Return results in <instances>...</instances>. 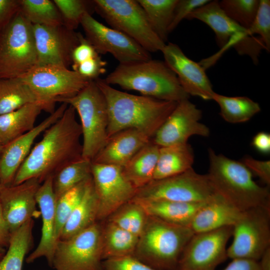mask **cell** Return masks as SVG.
I'll use <instances>...</instances> for the list:
<instances>
[{"mask_svg": "<svg viewBox=\"0 0 270 270\" xmlns=\"http://www.w3.org/2000/svg\"><path fill=\"white\" fill-rule=\"evenodd\" d=\"M82 136L76 112L71 106L44 132L18 170L12 185L31 178L41 183L68 164L82 158Z\"/></svg>", "mask_w": 270, "mask_h": 270, "instance_id": "cell-1", "label": "cell"}, {"mask_svg": "<svg viewBox=\"0 0 270 270\" xmlns=\"http://www.w3.org/2000/svg\"><path fill=\"white\" fill-rule=\"evenodd\" d=\"M95 81L107 104L108 139L121 130L133 128L152 140L178 103L122 92L100 78Z\"/></svg>", "mask_w": 270, "mask_h": 270, "instance_id": "cell-2", "label": "cell"}, {"mask_svg": "<svg viewBox=\"0 0 270 270\" xmlns=\"http://www.w3.org/2000/svg\"><path fill=\"white\" fill-rule=\"evenodd\" d=\"M207 174L217 194L242 212L256 208H270L268 186L258 185L252 172L242 162L208 150Z\"/></svg>", "mask_w": 270, "mask_h": 270, "instance_id": "cell-3", "label": "cell"}, {"mask_svg": "<svg viewBox=\"0 0 270 270\" xmlns=\"http://www.w3.org/2000/svg\"><path fill=\"white\" fill-rule=\"evenodd\" d=\"M104 80L110 86L118 85L124 90L162 100L178 102L190 96L176 74L160 60L120 64Z\"/></svg>", "mask_w": 270, "mask_h": 270, "instance_id": "cell-4", "label": "cell"}, {"mask_svg": "<svg viewBox=\"0 0 270 270\" xmlns=\"http://www.w3.org/2000/svg\"><path fill=\"white\" fill-rule=\"evenodd\" d=\"M194 234L188 227L148 215L133 256L155 270H178L182 253Z\"/></svg>", "mask_w": 270, "mask_h": 270, "instance_id": "cell-5", "label": "cell"}, {"mask_svg": "<svg viewBox=\"0 0 270 270\" xmlns=\"http://www.w3.org/2000/svg\"><path fill=\"white\" fill-rule=\"evenodd\" d=\"M78 114L82 129V158L92 162L108 140V114L105 98L95 80L74 96L64 99Z\"/></svg>", "mask_w": 270, "mask_h": 270, "instance_id": "cell-6", "label": "cell"}, {"mask_svg": "<svg viewBox=\"0 0 270 270\" xmlns=\"http://www.w3.org/2000/svg\"><path fill=\"white\" fill-rule=\"evenodd\" d=\"M92 2L95 10L111 28L128 36L150 53L162 51L166 44L154 32L137 0Z\"/></svg>", "mask_w": 270, "mask_h": 270, "instance_id": "cell-7", "label": "cell"}, {"mask_svg": "<svg viewBox=\"0 0 270 270\" xmlns=\"http://www.w3.org/2000/svg\"><path fill=\"white\" fill-rule=\"evenodd\" d=\"M36 64L33 25L19 12L0 33V78L20 77Z\"/></svg>", "mask_w": 270, "mask_h": 270, "instance_id": "cell-8", "label": "cell"}, {"mask_svg": "<svg viewBox=\"0 0 270 270\" xmlns=\"http://www.w3.org/2000/svg\"><path fill=\"white\" fill-rule=\"evenodd\" d=\"M19 78L50 114L56 110L57 102L74 96L92 80L68 68L50 65L36 66Z\"/></svg>", "mask_w": 270, "mask_h": 270, "instance_id": "cell-9", "label": "cell"}, {"mask_svg": "<svg viewBox=\"0 0 270 270\" xmlns=\"http://www.w3.org/2000/svg\"><path fill=\"white\" fill-rule=\"evenodd\" d=\"M186 19H196L210 27L222 52L232 47L239 54L248 56L255 64L258 63V56L264 49L262 41L258 36L248 35L246 30L230 18L218 0H210L190 12Z\"/></svg>", "mask_w": 270, "mask_h": 270, "instance_id": "cell-10", "label": "cell"}, {"mask_svg": "<svg viewBox=\"0 0 270 270\" xmlns=\"http://www.w3.org/2000/svg\"><path fill=\"white\" fill-rule=\"evenodd\" d=\"M216 194L207 174H200L192 168L174 176L152 180L138 188L133 199L204 202Z\"/></svg>", "mask_w": 270, "mask_h": 270, "instance_id": "cell-11", "label": "cell"}, {"mask_svg": "<svg viewBox=\"0 0 270 270\" xmlns=\"http://www.w3.org/2000/svg\"><path fill=\"white\" fill-rule=\"evenodd\" d=\"M102 224L90 226L56 244L51 266L55 270H100Z\"/></svg>", "mask_w": 270, "mask_h": 270, "instance_id": "cell-12", "label": "cell"}, {"mask_svg": "<svg viewBox=\"0 0 270 270\" xmlns=\"http://www.w3.org/2000/svg\"><path fill=\"white\" fill-rule=\"evenodd\" d=\"M233 240L228 258L258 261L270 248V208H256L242 212L232 226Z\"/></svg>", "mask_w": 270, "mask_h": 270, "instance_id": "cell-13", "label": "cell"}, {"mask_svg": "<svg viewBox=\"0 0 270 270\" xmlns=\"http://www.w3.org/2000/svg\"><path fill=\"white\" fill-rule=\"evenodd\" d=\"M86 38L98 53H109L120 64L152 59L150 53L122 32L108 27L86 13L81 21Z\"/></svg>", "mask_w": 270, "mask_h": 270, "instance_id": "cell-14", "label": "cell"}, {"mask_svg": "<svg viewBox=\"0 0 270 270\" xmlns=\"http://www.w3.org/2000/svg\"><path fill=\"white\" fill-rule=\"evenodd\" d=\"M92 176L98 200V222L105 220L136 194L138 189L126 178L122 167L92 162Z\"/></svg>", "mask_w": 270, "mask_h": 270, "instance_id": "cell-15", "label": "cell"}, {"mask_svg": "<svg viewBox=\"0 0 270 270\" xmlns=\"http://www.w3.org/2000/svg\"><path fill=\"white\" fill-rule=\"evenodd\" d=\"M232 226L194 234L180 260L178 270H216L228 258L226 244Z\"/></svg>", "mask_w": 270, "mask_h": 270, "instance_id": "cell-16", "label": "cell"}, {"mask_svg": "<svg viewBox=\"0 0 270 270\" xmlns=\"http://www.w3.org/2000/svg\"><path fill=\"white\" fill-rule=\"evenodd\" d=\"M202 112L189 100L178 102L176 107L158 128L152 140L160 147L188 143L192 136L207 137L209 128L200 122Z\"/></svg>", "mask_w": 270, "mask_h": 270, "instance_id": "cell-17", "label": "cell"}, {"mask_svg": "<svg viewBox=\"0 0 270 270\" xmlns=\"http://www.w3.org/2000/svg\"><path fill=\"white\" fill-rule=\"evenodd\" d=\"M37 54L36 66H55L68 68L74 48L79 44L80 32L64 25H33Z\"/></svg>", "mask_w": 270, "mask_h": 270, "instance_id": "cell-18", "label": "cell"}, {"mask_svg": "<svg viewBox=\"0 0 270 270\" xmlns=\"http://www.w3.org/2000/svg\"><path fill=\"white\" fill-rule=\"evenodd\" d=\"M164 62L176 75L185 92L190 96L212 100L214 93L204 67L188 58L181 48L172 42L166 44L161 52Z\"/></svg>", "mask_w": 270, "mask_h": 270, "instance_id": "cell-19", "label": "cell"}, {"mask_svg": "<svg viewBox=\"0 0 270 270\" xmlns=\"http://www.w3.org/2000/svg\"><path fill=\"white\" fill-rule=\"evenodd\" d=\"M68 106L67 104L62 102L54 112L32 130L4 146L0 157V176L4 186L12 184L18 170L29 154L36 139L62 116Z\"/></svg>", "mask_w": 270, "mask_h": 270, "instance_id": "cell-20", "label": "cell"}, {"mask_svg": "<svg viewBox=\"0 0 270 270\" xmlns=\"http://www.w3.org/2000/svg\"><path fill=\"white\" fill-rule=\"evenodd\" d=\"M41 184L36 178L4 186L0 192V204L10 234L32 218L36 212V194Z\"/></svg>", "mask_w": 270, "mask_h": 270, "instance_id": "cell-21", "label": "cell"}, {"mask_svg": "<svg viewBox=\"0 0 270 270\" xmlns=\"http://www.w3.org/2000/svg\"><path fill=\"white\" fill-rule=\"evenodd\" d=\"M53 177L47 178L40 186L36 200L42 218L40 241L35 250L26 258L27 263L45 258L51 266L56 241L54 236L56 198L53 190Z\"/></svg>", "mask_w": 270, "mask_h": 270, "instance_id": "cell-22", "label": "cell"}, {"mask_svg": "<svg viewBox=\"0 0 270 270\" xmlns=\"http://www.w3.org/2000/svg\"><path fill=\"white\" fill-rule=\"evenodd\" d=\"M152 139L133 128L121 130L110 137L92 162L123 168Z\"/></svg>", "mask_w": 270, "mask_h": 270, "instance_id": "cell-23", "label": "cell"}, {"mask_svg": "<svg viewBox=\"0 0 270 270\" xmlns=\"http://www.w3.org/2000/svg\"><path fill=\"white\" fill-rule=\"evenodd\" d=\"M242 212L217 194L198 210L189 228L196 234L232 226Z\"/></svg>", "mask_w": 270, "mask_h": 270, "instance_id": "cell-24", "label": "cell"}, {"mask_svg": "<svg viewBox=\"0 0 270 270\" xmlns=\"http://www.w3.org/2000/svg\"><path fill=\"white\" fill-rule=\"evenodd\" d=\"M132 200L139 203L148 215L188 228L196 212L206 202L136 199Z\"/></svg>", "mask_w": 270, "mask_h": 270, "instance_id": "cell-25", "label": "cell"}, {"mask_svg": "<svg viewBox=\"0 0 270 270\" xmlns=\"http://www.w3.org/2000/svg\"><path fill=\"white\" fill-rule=\"evenodd\" d=\"M40 102L32 103L0 115V142L4 146L32 130L41 112Z\"/></svg>", "mask_w": 270, "mask_h": 270, "instance_id": "cell-26", "label": "cell"}, {"mask_svg": "<svg viewBox=\"0 0 270 270\" xmlns=\"http://www.w3.org/2000/svg\"><path fill=\"white\" fill-rule=\"evenodd\" d=\"M98 200L92 176L84 192L64 226L59 240H66L98 221Z\"/></svg>", "mask_w": 270, "mask_h": 270, "instance_id": "cell-27", "label": "cell"}, {"mask_svg": "<svg viewBox=\"0 0 270 270\" xmlns=\"http://www.w3.org/2000/svg\"><path fill=\"white\" fill-rule=\"evenodd\" d=\"M194 154L188 143L160 147L153 180L174 176L192 168Z\"/></svg>", "mask_w": 270, "mask_h": 270, "instance_id": "cell-28", "label": "cell"}, {"mask_svg": "<svg viewBox=\"0 0 270 270\" xmlns=\"http://www.w3.org/2000/svg\"><path fill=\"white\" fill-rule=\"evenodd\" d=\"M159 150L151 140L122 168L126 178L137 189L153 180Z\"/></svg>", "mask_w": 270, "mask_h": 270, "instance_id": "cell-29", "label": "cell"}, {"mask_svg": "<svg viewBox=\"0 0 270 270\" xmlns=\"http://www.w3.org/2000/svg\"><path fill=\"white\" fill-rule=\"evenodd\" d=\"M138 236L106 220L102 225V258L133 256Z\"/></svg>", "mask_w": 270, "mask_h": 270, "instance_id": "cell-30", "label": "cell"}, {"mask_svg": "<svg viewBox=\"0 0 270 270\" xmlns=\"http://www.w3.org/2000/svg\"><path fill=\"white\" fill-rule=\"evenodd\" d=\"M33 226L31 218L11 234L8 250L0 260V270H22L32 244Z\"/></svg>", "mask_w": 270, "mask_h": 270, "instance_id": "cell-31", "label": "cell"}, {"mask_svg": "<svg viewBox=\"0 0 270 270\" xmlns=\"http://www.w3.org/2000/svg\"><path fill=\"white\" fill-rule=\"evenodd\" d=\"M34 102L37 97L20 78H0V115Z\"/></svg>", "mask_w": 270, "mask_h": 270, "instance_id": "cell-32", "label": "cell"}, {"mask_svg": "<svg viewBox=\"0 0 270 270\" xmlns=\"http://www.w3.org/2000/svg\"><path fill=\"white\" fill-rule=\"evenodd\" d=\"M212 100L219 106L221 116L229 123L247 122L260 111L258 104L246 96H228L214 92Z\"/></svg>", "mask_w": 270, "mask_h": 270, "instance_id": "cell-33", "label": "cell"}, {"mask_svg": "<svg viewBox=\"0 0 270 270\" xmlns=\"http://www.w3.org/2000/svg\"><path fill=\"white\" fill-rule=\"evenodd\" d=\"M152 28L166 43L178 0H137Z\"/></svg>", "mask_w": 270, "mask_h": 270, "instance_id": "cell-34", "label": "cell"}, {"mask_svg": "<svg viewBox=\"0 0 270 270\" xmlns=\"http://www.w3.org/2000/svg\"><path fill=\"white\" fill-rule=\"evenodd\" d=\"M20 12L32 25H64L60 14L53 0H20Z\"/></svg>", "mask_w": 270, "mask_h": 270, "instance_id": "cell-35", "label": "cell"}, {"mask_svg": "<svg viewBox=\"0 0 270 270\" xmlns=\"http://www.w3.org/2000/svg\"><path fill=\"white\" fill-rule=\"evenodd\" d=\"M92 162L81 158L64 166L54 177L52 186L57 200L68 190L92 176Z\"/></svg>", "mask_w": 270, "mask_h": 270, "instance_id": "cell-36", "label": "cell"}, {"mask_svg": "<svg viewBox=\"0 0 270 270\" xmlns=\"http://www.w3.org/2000/svg\"><path fill=\"white\" fill-rule=\"evenodd\" d=\"M148 216L142 206L136 201L132 200L117 209L106 220L139 236L144 228Z\"/></svg>", "mask_w": 270, "mask_h": 270, "instance_id": "cell-37", "label": "cell"}, {"mask_svg": "<svg viewBox=\"0 0 270 270\" xmlns=\"http://www.w3.org/2000/svg\"><path fill=\"white\" fill-rule=\"evenodd\" d=\"M92 176L66 192L56 200L54 230L56 242L74 208L82 196Z\"/></svg>", "mask_w": 270, "mask_h": 270, "instance_id": "cell-38", "label": "cell"}, {"mask_svg": "<svg viewBox=\"0 0 270 270\" xmlns=\"http://www.w3.org/2000/svg\"><path fill=\"white\" fill-rule=\"evenodd\" d=\"M218 3L230 18L248 30L256 16L260 0H222Z\"/></svg>", "mask_w": 270, "mask_h": 270, "instance_id": "cell-39", "label": "cell"}, {"mask_svg": "<svg viewBox=\"0 0 270 270\" xmlns=\"http://www.w3.org/2000/svg\"><path fill=\"white\" fill-rule=\"evenodd\" d=\"M62 18L63 24L67 28L74 30L79 25L84 16L90 13L92 1L84 0H54Z\"/></svg>", "mask_w": 270, "mask_h": 270, "instance_id": "cell-40", "label": "cell"}, {"mask_svg": "<svg viewBox=\"0 0 270 270\" xmlns=\"http://www.w3.org/2000/svg\"><path fill=\"white\" fill-rule=\"evenodd\" d=\"M248 34H257L262 41L264 49L270 50V0H260L254 20L247 30Z\"/></svg>", "mask_w": 270, "mask_h": 270, "instance_id": "cell-41", "label": "cell"}, {"mask_svg": "<svg viewBox=\"0 0 270 270\" xmlns=\"http://www.w3.org/2000/svg\"><path fill=\"white\" fill-rule=\"evenodd\" d=\"M100 270H155L133 256L104 260Z\"/></svg>", "mask_w": 270, "mask_h": 270, "instance_id": "cell-42", "label": "cell"}, {"mask_svg": "<svg viewBox=\"0 0 270 270\" xmlns=\"http://www.w3.org/2000/svg\"><path fill=\"white\" fill-rule=\"evenodd\" d=\"M210 1L209 0H178L174 10L172 20L170 26V33L174 30L190 12Z\"/></svg>", "mask_w": 270, "mask_h": 270, "instance_id": "cell-43", "label": "cell"}, {"mask_svg": "<svg viewBox=\"0 0 270 270\" xmlns=\"http://www.w3.org/2000/svg\"><path fill=\"white\" fill-rule=\"evenodd\" d=\"M106 65L99 55L80 64L74 71L87 79L96 80L106 72Z\"/></svg>", "mask_w": 270, "mask_h": 270, "instance_id": "cell-44", "label": "cell"}, {"mask_svg": "<svg viewBox=\"0 0 270 270\" xmlns=\"http://www.w3.org/2000/svg\"><path fill=\"white\" fill-rule=\"evenodd\" d=\"M99 56L92 45L80 33L79 44L74 48L72 56V66L74 70L80 64Z\"/></svg>", "mask_w": 270, "mask_h": 270, "instance_id": "cell-45", "label": "cell"}, {"mask_svg": "<svg viewBox=\"0 0 270 270\" xmlns=\"http://www.w3.org/2000/svg\"><path fill=\"white\" fill-rule=\"evenodd\" d=\"M242 162L252 174H256L267 186H270V160H259L248 156L243 158Z\"/></svg>", "mask_w": 270, "mask_h": 270, "instance_id": "cell-46", "label": "cell"}, {"mask_svg": "<svg viewBox=\"0 0 270 270\" xmlns=\"http://www.w3.org/2000/svg\"><path fill=\"white\" fill-rule=\"evenodd\" d=\"M20 0H0V33L20 12Z\"/></svg>", "mask_w": 270, "mask_h": 270, "instance_id": "cell-47", "label": "cell"}, {"mask_svg": "<svg viewBox=\"0 0 270 270\" xmlns=\"http://www.w3.org/2000/svg\"><path fill=\"white\" fill-rule=\"evenodd\" d=\"M222 270H262L258 261L244 258L232 260Z\"/></svg>", "mask_w": 270, "mask_h": 270, "instance_id": "cell-48", "label": "cell"}, {"mask_svg": "<svg viewBox=\"0 0 270 270\" xmlns=\"http://www.w3.org/2000/svg\"><path fill=\"white\" fill-rule=\"evenodd\" d=\"M252 146L258 152L263 154H268L270 152V134L260 132L256 134L252 142Z\"/></svg>", "mask_w": 270, "mask_h": 270, "instance_id": "cell-49", "label": "cell"}, {"mask_svg": "<svg viewBox=\"0 0 270 270\" xmlns=\"http://www.w3.org/2000/svg\"><path fill=\"white\" fill-rule=\"evenodd\" d=\"M10 234L0 204V245L4 248L8 246Z\"/></svg>", "mask_w": 270, "mask_h": 270, "instance_id": "cell-50", "label": "cell"}, {"mask_svg": "<svg viewBox=\"0 0 270 270\" xmlns=\"http://www.w3.org/2000/svg\"><path fill=\"white\" fill-rule=\"evenodd\" d=\"M260 260L262 270H270V248L264 252Z\"/></svg>", "mask_w": 270, "mask_h": 270, "instance_id": "cell-51", "label": "cell"}, {"mask_svg": "<svg viewBox=\"0 0 270 270\" xmlns=\"http://www.w3.org/2000/svg\"><path fill=\"white\" fill-rule=\"evenodd\" d=\"M5 250L4 247L0 245V254H4Z\"/></svg>", "mask_w": 270, "mask_h": 270, "instance_id": "cell-52", "label": "cell"}, {"mask_svg": "<svg viewBox=\"0 0 270 270\" xmlns=\"http://www.w3.org/2000/svg\"><path fill=\"white\" fill-rule=\"evenodd\" d=\"M4 146L0 144V157L1 156V154H2L3 149H4Z\"/></svg>", "mask_w": 270, "mask_h": 270, "instance_id": "cell-53", "label": "cell"}, {"mask_svg": "<svg viewBox=\"0 0 270 270\" xmlns=\"http://www.w3.org/2000/svg\"><path fill=\"white\" fill-rule=\"evenodd\" d=\"M4 186L2 184V180H1V178H0V192L1 190H2V188H3Z\"/></svg>", "mask_w": 270, "mask_h": 270, "instance_id": "cell-54", "label": "cell"}, {"mask_svg": "<svg viewBox=\"0 0 270 270\" xmlns=\"http://www.w3.org/2000/svg\"><path fill=\"white\" fill-rule=\"evenodd\" d=\"M4 254H0V260H1V259L2 258V256H4Z\"/></svg>", "mask_w": 270, "mask_h": 270, "instance_id": "cell-55", "label": "cell"}]
</instances>
